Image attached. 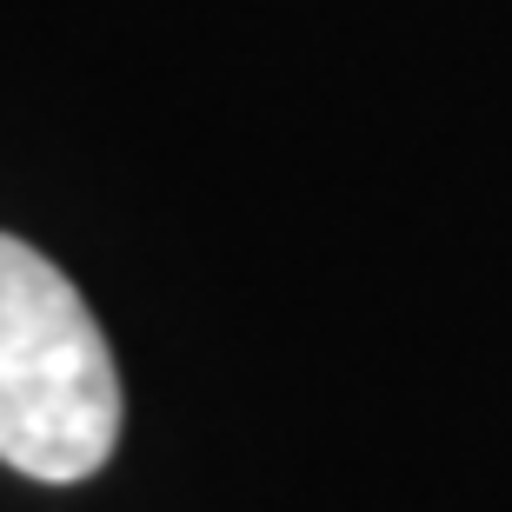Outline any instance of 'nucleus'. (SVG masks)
<instances>
[{
	"label": "nucleus",
	"instance_id": "1",
	"mask_svg": "<svg viewBox=\"0 0 512 512\" xmlns=\"http://www.w3.org/2000/svg\"><path fill=\"white\" fill-rule=\"evenodd\" d=\"M120 446V366L80 286L0 233V459L27 479L100 473Z\"/></svg>",
	"mask_w": 512,
	"mask_h": 512
}]
</instances>
